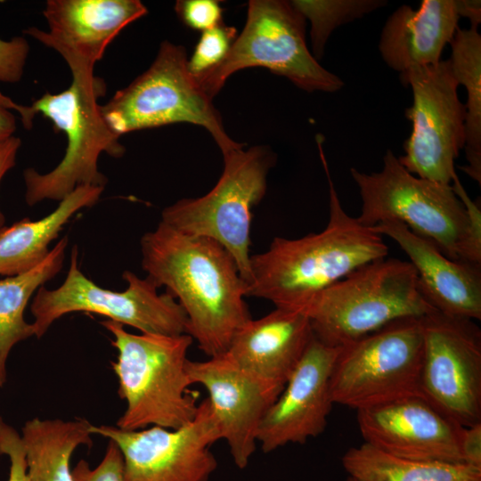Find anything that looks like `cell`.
I'll list each match as a JSON object with an SVG mask.
<instances>
[{
    "label": "cell",
    "instance_id": "2e32d148",
    "mask_svg": "<svg viewBox=\"0 0 481 481\" xmlns=\"http://www.w3.org/2000/svg\"><path fill=\"white\" fill-rule=\"evenodd\" d=\"M364 443L389 454L422 461L463 463L462 426L421 395H412L356 411Z\"/></svg>",
    "mask_w": 481,
    "mask_h": 481
},
{
    "label": "cell",
    "instance_id": "7402d4cb",
    "mask_svg": "<svg viewBox=\"0 0 481 481\" xmlns=\"http://www.w3.org/2000/svg\"><path fill=\"white\" fill-rule=\"evenodd\" d=\"M104 187L83 185L63 198L47 216L29 217L0 227V276L27 273L43 262L50 252L49 245L65 224L80 209L94 206Z\"/></svg>",
    "mask_w": 481,
    "mask_h": 481
},
{
    "label": "cell",
    "instance_id": "d6a6232c",
    "mask_svg": "<svg viewBox=\"0 0 481 481\" xmlns=\"http://www.w3.org/2000/svg\"><path fill=\"white\" fill-rule=\"evenodd\" d=\"M459 447L463 463L481 468V423L461 428Z\"/></svg>",
    "mask_w": 481,
    "mask_h": 481
},
{
    "label": "cell",
    "instance_id": "83f0119b",
    "mask_svg": "<svg viewBox=\"0 0 481 481\" xmlns=\"http://www.w3.org/2000/svg\"><path fill=\"white\" fill-rule=\"evenodd\" d=\"M236 37V29L224 21L203 31L188 60L189 71L199 76L216 68L224 60Z\"/></svg>",
    "mask_w": 481,
    "mask_h": 481
},
{
    "label": "cell",
    "instance_id": "ba28073f",
    "mask_svg": "<svg viewBox=\"0 0 481 481\" xmlns=\"http://www.w3.org/2000/svg\"><path fill=\"white\" fill-rule=\"evenodd\" d=\"M223 158V173L216 185L201 197L184 198L165 208L161 222L182 233L220 243L236 261L248 285L252 210L265 194L276 155L268 147L253 146Z\"/></svg>",
    "mask_w": 481,
    "mask_h": 481
},
{
    "label": "cell",
    "instance_id": "5b68a950",
    "mask_svg": "<svg viewBox=\"0 0 481 481\" xmlns=\"http://www.w3.org/2000/svg\"><path fill=\"white\" fill-rule=\"evenodd\" d=\"M101 324L113 336L111 345L118 355L111 367L118 381V393L126 404L116 427L177 428L190 422L199 407L197 394L189 390L192 384L186 371L192 338L133 334L108 319Z\"/></svg>",
    "mask_w": 481,
    "mask_h": 481
},
{
    "label": "cell",
    "instance_id": "e0dca14e",
    "mask_svg": "<svg viewBox=\"0 0 481 481\" xmlns=\"http://www.w3.org/2000/svg\"><path fill=\"white\" fill-rule=\"evenodd\" d=\"M340 347L327 346L313 334L282 391L257 430L264 452L289 444H305L321 435L333 402L330 376Z\"/></svg>",
    "mask_w": 481,
    "mask_h": 481
},
{
    "label": "cell",
    "instance_id": "4316f807",
    "mask_svg": "<svg viewBox=\"0 0 481 481\" xmlns=\"http://www.w3.org/2000/svg\"><path fill=\"white\" fill-rule=\"evenodd\" d=\"M292 6L311 23L313 56L318 60L338 27L360 19L387 4L384 0H293Z\"/></svg>",
    "mask_w": 481,
    "mask_h": 481
},
{
    "label": "cell",
    "instance_id": "1f68e13d",
    "mask_svg": "<svg viewBox=\"0 0 481 481\" xmlns=\"http://www.w3.org/2000/svg\"><path fill=\"white\" fill-rule=\"evenodd\" d=\"M0 455L10 460L7 481H30L20 436L0 416Z\"/></svg>",
    "mask_w": 481,
    "mask_h": 481
},
{
    "label": "cell",
    "instance_id": "f1b7e54d",
    "mask_svg": "<svg viewBox=\"0 0 481 481\" xmlns=\"http://www.w3.org/2000/svg\"><path fill=\"white\" fill-rule=\"evenodd\" d=\"M74 481H126L124 461L118 445L109 440L104 456L95 468H91L85 460H80L72 469Z\"/></svg>",
    "mask_w": 481,
    "mask_h": 481
},
{
    "label": "cell",
    "instance_id": "52a82bcc",
    "mask_svg": "<svg viewBox=\"0 0 481 481\" xmlns=\"http://www.w3.org/2000/svg\"><path fill=\"white\" fill-rule=\"evenodd\" d=\"M187 62L183 45L163 41L150 68L101 105L106 124L121 136L144 128L191 123L204 127L223 155L243 148L227 135L212 98L189 71Z\"/></svg>",
    "mask_w": 481,
    "mask_h": 481
},
{
    "label": "cell",
    "instance_id": "8fae6325",
    "mask_svg": "<svg viewBox=\"0 0 481 481\" xmlns=\"http://www.w3.org/2000/svg\"><path fill=\"white\" fill-rule=\"evenodd\" d=\"M77 257V247L74 246L63 283L54 289L41 286L34 295L30 311L34 317V336L37 338L56 320L74 312L103 315L141 333L187 334V317L182 306L168 293L159 294V288L149 278L125 271L122 275L127 282L125 290L104 289L80 271Z\"/></svg>",
    "mask_w": 481,
    "mask_h": 481
},
{
    "label": "cell",
    "instance_id": "836d02e7",
    "mask_svg": "<svg viewBox=\"0 0 481 481\" xmlns=\"http://www.w3.org/2000/svg\"><path fill=\"white\" fill-rule=\"evenodd\" d=\"M20 144V139L14 135L0 144V183L5 174L14 167ZM4 224L5 216L0 209V227Z\"/></svg>",
    "mask_w": 481,
    "mask_h": 481
},
{
    "label": "cell",
    "instance_id": "30bf717a",
    "mask_svg": "<svg viewBox=\"0 0 481 481\" xmlns=\"http://www.w3.org/2000/svg\"><path fill=\"white\" fill-rule=\"evenodd\" d=\"M422 318L397 319L340 346L330 376L333 404L357 411L419 395Z\"/></svg>",
    "mask_w": 481,
    "mask_h": 481
},
{
    "label": "cell",
    "instance_id": "8992f818",
    "mask_svg": "<svg viewBox=\"0 0 481 481\" xmlns=\"http://www.w3.org/2000/svg\"><path fill=\"white\" fill-rule=\"evenodd\" d=\"M302 311L318 340L340 347L397 319L436 310L422 296L412 265L384 257L324 289Z\"/></svg>",
    "mask_w": 481,
    "mask_h": 481
},
{
    "label": "cell",
    "instance_id": "d6986e66",
    "mask_svg": "<svg viewBox=\"0 0 481 481\" xmlns=\"http://www.w3.org/2000/svg\"><path fill=\"white\" fill-rule=\"evenodd\" d=\"M395 241L415 268L425 299L438 312L470 320L481 319V265L453 260L431 240L397 220L373 227Z\"/></svg>",
    "mask_w": 481,
    "mask_h": 481
},
{
    "label": "cell",
    "instance_id": "6da1fadb",
    "mask_svg": "<svg viewBox=\"0 0 481 481\" xmlns=\"http://www.w3.org/2000/svg\"><path fill=\"white\" fill-rule=\"evenodd\" d=\"M142 267L182 306L187 331L208 357L224 354L252 317L247 284L236 261L217 241L182 233L163 222L140 240Z\"/></svg>",
    "mask_w": 481,
    "mask_h": 481
},
{
    "label": "cell",
    "instance_id": "ac0fdd59",
    "mask_svg": "<svg viewBox=\"0 0 481 481\" xmlns=\"http://www.w3.org/2000/svg\"><path fill=\"white\" fill-rule=\"evenodd\" d=\"M139 0H48L43 11L49 30L24 33L58 52L69 66L94 68L108 45L147 13Z\"/></svg>",
    "mask_w": 481,
    "mask_h": 481
},
{
    "label": "cell",
    "instance_id": "e575fe53",
    "mask_svg": "<svg viewBox=\"0 0 481 481\" xmlns=\"http://www.w3.org/2000/svg\"><path fill=\"white\" fill-rule=\"evenodd\" d=\"M460 17L463 16L470 21V27L477 28L481 22L480 0H456Z\"/></svg>",
    "mask_w": 481,
    "mask_h": 481
},
{
    "label": "cell",
    "instance_id": "5bb4252c",
    "mask_svg": "<svg viewBox=\"0 0 481 481\" xmlns=\"http://www.w3.org/2000/svg\"><path fill=\"white\" fill-rule=\"evenodd\" d=\"M90 432L118 445L126 481H208L217 467L210 447L221 435L208 398L199 404L195 417L177 428L123 430L91 424Z\"/></svg>",
    "mask_w": 481,
    "mask_h": 481
},
{
    "label": "cell",
    "instance_id": "7a4b0ae2",
    "mask_svg": "<svg viewBox=\"0 0 481 481\" xmlns=\"http://www.w3.org/2000/svg\"><path fill=\"white\" fill-rule=\"evenodd\" d=\"M316 143L330 188L325 228L298 239L275 237L265 251L250 257L247 297L266 299L278 308L302 311L316 294L388 253L381 234L345 211L330 176L322 141Z\"/></svg>",
    "mask_w": 481,
    "mask_h": 481
},
{
    "label": "cell",
    "instance_id": "44dd1931",
    "mask_svg": "<svg viewBox=\"0 0 481 481\" xmlns=\"http://www.w3.org/2000/svg\"><path fill=\"white\" fill-rule=\"evenodd\" d=\"M460 18L456 0H423L417 10L399 6L380 34L379 51L384 62L399 73L437 63Z\"/></svg>",
    "mask_w": 481,
    "mask_h": 481
},
{
    "label": "cell",
    "instance_id": "4dcf8cb0",
    "mask_svg": "<svg viewBox=\"0 0 481 481\" xmlns=\"http://www.w3.org/2000/svg\"><path fill=\"white\" fill-rule=\"evenodd\" d=\"M29 45L22 37L0 38V82L17 83L24 72Z\"/></svg>",
    "mask_w": 481,
    "mask_h": 481
},
{
    "label": "cell",
    "instance_id": "cb8c5ba5",
    "mask_svg": "<svg viewBox=\"0 0 481 481\" xmlns=\"http://www.w3.org/2000/svg\"><path fill=\"white\" fill-rule=\"evenodd\" d=\"M68 243V236L62 237L38 265L0 279V387L7 379L6 362L12 348L34 336L32 323L24 318L25 309L37 289L62 269Z\"/></svg>",
    "mask_w": 481,
    "mask_h": 481
},
{
    "label": "cell",
    "instance_id": "277c9868",
    "mask_svg": "<svg viewBox=\"0 0 481 481\" xmlns=\"http://www.w3.org/2000/svg\"><path fill=\"white\" fill-rule=\"evenodd\" d=\"M72 82L59 94L45 93L30 106L17 104L3 95L2 102L20 116L23 126L30 129L37 114L50 119L55 132L67 137L61 162L51 171L40 174L32 167L23 172L25 200L34 206L44 200L61 201L77 187H104L106 176L98 168L102 152L120 158L126 149L120 136L106 124L98 100L106 93L105 82L94 76V69L70 66Z\"/></svg>",
    "mask_w": 481,
    "mask_h": 481
},
{
    "label": "cell",
    "instance_id": "7c38bea8",
    "mask_svg": "<svg viewBox=\"0 0 481 481\" xmlns=\"http://www.w3.org/2000/svg\"><path fill=\"white\" fill-rule=\"evenodd\" d=\"M399 78L412 88L413 102L405 109L412 129L398 160L416 176L452 184L454 160L465 145L466 108L450 61L412 67Z\"/></svg>",
    "mask_w": 481,
    "mask_h": 481
},
{
    "label": "cell",
    "instance_id": "603a6c76",
    "mask_svg": "<svg viewBox=\"0 0 481 481\" xmlns=\"http://www.w3.org/2000/svg\"><path fill=\"white\" fill-rule=\"evenodd\" d=\"M90 426L85 419L26 421L20 437L30 481H74L70 459L78 446H92Z\"/></svg>",
    "mask_w": 481,
    "mask_h": 481
},
{
    "label": "cell",
    "instance_id": "d590c367",
    "mask_svg": "<svg viewBox=\"0 0 481 481\" xmlns=\"http://www.w3.org/2000/svg\"><path fill=\"white\" fill-rule=\"evenodd\" d=\"M15 130V116L2 103L0 98V144L12 137Z\"/></svg>",
    "mask_w": 481,
    "mask_h": 481
},
{
    "label": "cell",
    "instance_id": "f546056e",
    "mask_svg": "<svg viewBox=\"0 0 481 481\" xmlns=\"http://www.w3.org/2000/svg\"><path fill=\"white\" fill-rule=\"evenodd\" d=\"M175 11L184 25L202 32L224 21L223 9L215 0H179Z\"/></svg>",
    "mask_w": 481,
    "mask_h": 481
},
{
    "label": "cell",
    "instance_id": "9a60e30c",
    "mask_svg": "<svg viewBox=\"0 0 481 481\" xmlns=\"http://www.w3.org/2000/svg\"><path fill=\"white\" fill-rule=\"evenodd\" d=\"M191 384L206 388L221 440H225L234 464L246 468L256 451L257 430L283 387L236 364L225 353L205 361L188 360Z\"/></svg>",
    "mask_w": 481,
    "mask_h": 481
},
{
    "label": "cell",
    "instance_id": "d4e9b609",
    "mask_svg": "<svg viewBox=\"0 0 481 481\" xmlns=\"http://www.w3.org/2000/svg\"><path fill=\"white\" fill-rule=\"evenodd\" d=\"M341 461L355 481H481V468L404 459L364 442L349 448Z\"/></svg>",
    "mask_w": 481,
    "mask_h": 481
},
{
    "label": "cell",
    "instance_id": "9c48e42d",
    "mask_svg": "<svg viewBox=\"0 0 481 481\" xmlns=\"http://www.w3.org/2000/svg\"><path fill=\"white\" fill-rule=\"evenodd\" d=\"M252 67L265 68L307 92L333 93L344 86L342 79L324 69L309 51L306 19L289 1H249L244 29L224 60L194 77L213 99L232 74Z\"/></svg>",
    "mask_w": 481,
    "mask_h": 481
},
{
    "label": "cell",
    "instance_id": "8d00e7d4",
    "mask_svg": "<svg viewBox=\"0 0 481 481\" xmlns=\"http://www.w3.org/2000/svg\"><path fill=\"white\" fill-rule=\"evenodd\" d=\"M346 481H355V480L354 478L350 477H347Z\"/></svg>",
    "mask_w": 481,
    "mask_h": 481
},
{
    "label": "cell",
    "instance_id": "484cf974",
    "mask_svg": "<svg viewBox=\"0 0 481 481\" xmlns=\"http://www.w3.org/2000/svg\"><path fill=\"white\" fill-rule=\"evenodd\" d=\"M453 77L467 91L465 145L468 165L461 167L481 183V36L477 28L459 29L449 43Z\"/></svg>",
    "mask_w": 481,
    "mask_h": 481
},
{
    "label": "cell",
    "instance_id": "3957f363",
    "mask_svg": "<svg viewBox=\"0 0 481 481\" xmlns=\"http://www.w3.org/2000/svg\"><path fill=\"white\" fill-rule=\"evenodd\" d=\"M362 208L357 219L374 227L397 220L433 243L448 257L481 265V211L462 185L455 187L408 172L391 150L380 171L350 169Z\"/></svg>",
    "mask_w": 481,
    "mask_h": 481
},
{
    "label": "cell",
    "instance_id": "ffe728a7",
    "mask_svg": "<svg viewBox=\"0 0 481 481\" xmlns=\"http://www.w3.org/2000/svg\"><path fill=\"white\" fill-rule=\"evenodd\" d=\"M308 317L301 310L275 307L248 321L225 354L240 367L284 387L311 338Z\"/></svg>",
    "mask_w": 481,
    "mask_h": 481
},
{
    "label": "cell",
    "instance_id": "4fadbf2b",
    "mask_svg": "<svg viewBox=\"0 0 481 481\" xmlns=\"http://www.w3.org/2000/svg\"><path fill=\"white\" fill-rule=\"evenodd\" d=\"M419 391L462 427L481 423V330L474 320L436 311L422 318Z\"/></svg>",
    "mask_w": 481,
    "mask_h": 481
}]
</instances>
